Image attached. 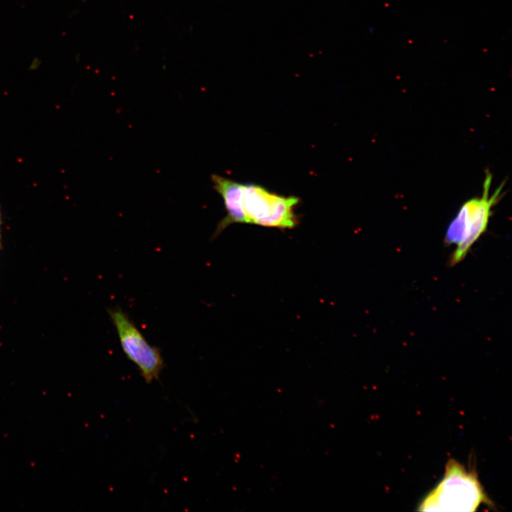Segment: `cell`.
Listing matches in <instances>:
<instances>
[{"mask_svg":"<svg viewBox=\"0 0 512 512\" xmlns=\"http://www.w3.org/2000/svg\"><path fill=\"white\" fill-rule=\"evenodd\" d=\"M107 313L126 357L137 367L147 383L158 380L164 368L160 349L148 342L134 321L120 307L108 309Z\"/></svg>","mask_w":512,"mask_h":512,"instance_id":"obj_4","label":"cell"},{"mask_svg":"<svg viewBox=\"0 0 512 512\" xmlns=\"http://www.w3.org/2000/svg\"><path fill=\"white\" fill-rule=\"evenodd\" d=\"M491 506L477 472L450 459L445 465L441 481L422 498L418 511H476Z\"/></svg>","mask_w":512,"mask_h":512,"instance_id":"obj_1","label":"cell"},{"mask_svg":"<svg viewBox=\"0 0 512 512\" xmlns=\"http://www.w3.org/2000/svg\"><path fill=\"white\" fill-rule=\"evenodd\" d=\"M213 189L221 196L226 215L218 223L212 236L217 238L226 228L233 223H245L242 208V185L218 174L210 176Z\"/></svg>","mask_w":512,"mask_h":512,"instance_id":"obj_5","label":"cell"},{"mask_svg":"<svg viewBox=\"0 0 512 512\" xmlns=\"http://www.w3.org/2000/svg\"><path fill=\"white\" fill-rule=\"evenodd\" d=\"M41 60L38 57L33 58L28 66L29 70H36L38 69L41 65Z\"/></svg>","mask_w":512,"mask_h":512,"instance_id":"obj_6","label":"cell"},{"mask_svg":"<svg viewBox=\"0 0 512 512\" xmlns=\"http://www.w3.org/2000/svg\"><path fill=\"white\" fill-rule=\"evenodd\" d=\"M299 201L297 196H280L257 184L242 185L245 223L280 229L293 228L298 223L294 208Z\"/></svg>","mask_w":512,"mask_h":512,"instance_id":"obj_3","label":"cell"},{"mask_svg":"<svg viewBox=\"0 0 512 512\" xmlns=\"http://www.w3.org/2000/svg\"><path fill=\"white\" fill-rule=\"evenodd\" d=\"M491 181L490 174H486L482 195L463 203L447 230L445 242L456 245L450 260L453 265L466 256L472 245L487 228L492 208L500 199L502 191L501 186L491 193Z\"/></svg>","mask_w":512,"mask_h":512,"instance_id":"obj_2","label":"cell"}]
</instances>
